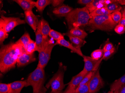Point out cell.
<instances>
[{"instance_id":"20","label":"cell","mask_w":125,"mask_h":93,"mask_svg":"<svg viewBox=\"0 0 125 93\" xmlns=\"http://www.w3.org/2000/svg\"><path fill=\"white\" fill-rule=\"evenodd\" d=\"M71 35L79 38L82 40L85 39L87 36L88 34L84 31L79 28H74L70 30L69 32Z\"/></svg>"},{"instance_id":"28","label":"cell","mask_w":125,"mask_h":93,"mask_svg":"<svg viewBox=\"0 0 125 93\" xmlns=\"http://www.w3.org/2000/svg\"><path fill=\"white\" fill-rule=\"evenodd\" d=\"M24 50L26 53L28 54L33 53L34 52L36 51L35 42L31 40L27 45Z\"/></svg>"},{"instance_id":"40","label":"cell","mask_w":125,"mask_h":93,"mask_svg":"<svg viewBox=\"0 0 125 93\" xmlns=\"http://www.w3.org/2000/svg\"><path fill=\"white\" fill-rule=\"evenodd\" d=\"M93 0H79L78 1V3L79 4L83 5H87L92 3Z\"/></svg>"},{"instance_id":"9","label":"cell","mask_w":125,"mask_h":93,"mask_svg":"<svg viewBox=\"0 0 125 93\" xmlns=\"http://www.w3.org/2000/svg\"><path fill=\"white\" fill-rule=\"evenodd\" d=\"M84 67L83 70L87 73L98 70L100 64L103 60L102 58L99 60H94L92 57L83 55Z\"/></svg>"},{"instance_id":"17","label":"cell","mask_w":125,"mask_h":93,"mask_svg":"<svg viewBox=\"0 0 125 93\" xmlns=\"http://www.w3.org/2000/svg\"><path fill=\"white\" fill-rule=\"evenodd\" d=\"M105 0H93L92 3L86 6L90 13L93 12L97 9L106 7Z\"/></svg>"},{"instance_id":"39","label":"cell","mask_w":125,"mask_h":93,"mask_svg":"<svg viewBox=\"0 0 125 93\" xmlns=\"http://www.w3.org/2000/svg\"><path fill=\"white\" fill-rule=\"evenodd\" d=\"M64 1V0H51V4L54 7L58 6L59 7L62 5V3Z\"/></svg>"},{"instance_id":"8","label":"cell","mask_w":125,"mask_h":93,"mask_svg":"<svg viewBox=\"0 0 125 93\" xmlns=\"http://www.w3.org/2000/svg\"><path fill=\"white\" fill-rule=\"evenodd\" d=\"M104 83L100 74L99 70L95 72L88 82L89 92L91 93H96L103 88Z\"/></svg>"},{"instance_id":"2","label":"cell","mask_w":125,"mask_h":93,"mask_svg":"<svg viewBox=\"0 0 125 93\" xmlns=\"http://www.w3.org/2000/svg\"><path fill=\"white\" fill-rule=\"evenodd\" d=\"M68 27L71 30L88 25L90 15L86 7L73 10L65 17Z\"/></svg>"},{"instance_id":"36","label":"cell","mask_w":125,"mask_h":93,"mask_svg":"<svg viewBox=\"0 0 125 93\" xmlns=\"http://www.w3.org/2000/svg\"><path fill=\"white\" fill-rule=\"evenodd\" d=\"M115 49L112 50L111 51H106L104 52V55H103V59L104 60H106L112 56L113 53L115 52Z\"/></svg>"},{"instance_id":"11","label":"cell","mask_w":125,"mask_h":93,"mask_svg":"<svg viewBox=\"0 0 125 93\" xmlns=\"http://www.w3.org/2000/svg\"><path fill=\"white\" fill-rule=\"evenodd\" d=\"M24 14L26 22L31 26L34 31L36 32L39 21L37 16L34 14L32 10L25 11Z\"/></svg>"},{"instance_id":"43","label":"cell","mask_w":125,"mask_h":93,"mask_svg":"<svg viewBox=\"0 0 125 93\" xmlns=\"http://www.w3.org/2000/svg\"><path fill=\"white\" fill-rule=\"evenodd\" d=\"M116 2H117L118 4H120V5H125V0H116Z\"/></svg>"},{"instance_id":"22","label":"cell","mask_w":125,"mask_h":93,"mask_svg":"<svg viewBox=\"0 0 125 93\" xmlns=\"http://www.w3.org/2000/svg\"><path fill=\"white\" fill-rule=\"evenodd\" d=\"M31 40L30 35L27 32H25L22 36L19 39V40L16 42L17 44L21 45L24 49L26 47L27 45Z\"/></svg>"},{"instance_id":"29","label":"cell","mask_w":125,"mask_h":93,"mask_svg":"<svg viewBox=\"0 0 125 93\" xmlns=\"http://www.w3.org/2000/svg\"><path fill=\"white\" fill-rule=\"evenodd\" d=\"M104 53L103 49L96 50L91 54V57L94 60H99L103 57Z\"/></svg>"},{"instance_id":"14","label":"cell","mask_w":125,"mask_h":93,"mask_svg":"<svg viewBox=\"0 0 125 93\" xmlns=\"http://www.w3.org/2000/svg\"><path fill=\"white\" fill-rule=\"evenodd\" d=\"M56 43L57 44L60 45L68 48L69 49L71 50L74 53H76L79 56H81L83 57V55L81 50V48L73 46L72 44H71L69 42H67V41L65 39H62V40L56 41Z\"/></svg>"},{"instance_id":"47","label":"cell","mask_w":125,"mask_h":93,"mask_svg":"<svg viewBox=\"0 0 125 93\" xmlns=\"http://www.w3.org/2000/svg\"></svg>"},{"instance_id":"37","label":"cell","mask_w":125,"mask_h":93,"mask_svg":"<svg viewBox=\"0 0 125 93\" xmlns=\"http://www.w3.org/2000/svg\"><path fill=\"white\" fill-rule=\"evenodd\" d=\"M76 88L71 85H68L65 91L62 93H75Z\"/></svg>"},{"instance_id":"33","label":"cell","mask_w":125,"mask_h":93,"mask_svg":"<svg viewBox=\"0 0 125 93\" xmlns=\"http://www.w3.org/2000/svg\"><path fill=\"white\" fill-rule=\"evenodd\" d=\"M9 36L8 33L6 32L2 28H0V44H2L4 40L7 38Z\"/></svg>"},{"instance_id":"21","label":"cell","mask_w":125,"mask_h":93,"mask_svg":"<svg viewBox=\"0 0 125 93\" xmlns=\"http://www.w3.org/2000/svg\"><path fill=\"white\" fill-rule=\"evenodd\" d=\"M125 84V74L121 77L120 79L115 80L113 82L110 86V91L112 92L118 89L122 86L123 85Z\"/></svg>"},{"instance_id":"15","label":"cell","mask_w":125,"mask_h":93,"mask_svg":"<svg viewBox=\"0 0 125 93\" xmlns=\"http://www.w3.org/2000/svg\"><path fill=\"white\" fill-rule=\"evenodd\" d=\"M35 43L36 45V51L39 52L42 48L43 42V37L41 32L40 21H39L37 30L35 32Z\"/></svg>"},{"instance_id":"24","label":"cell","mask_w":125,"mask_h":93,"mask_svg":"<svg viewBox=\"0 0 125 93\" xmlns=\"http://www.w3.org/2000/svg\"><path fill=\"white\" fill-rule=\"evenodd\" d=\"M65 34L67 36L69 37L71 42L75 45L76 47L81 48V46L83 45L85 42H84L83 40L71 35L69 32Z\"/></svg>"},{"instance_id":"42","label":"cell","mask_w":125,"mask_h":93,"mask_svg":"<svg viewBox=\"0 0 125 93\" xmlns=\"http://www.w3.org/2000/svg\"><path fill=\"white\" fill-rule=\"evenodd\" d=\"M118 24L122 25L125 27V18H122L119 22Z\"/></svg>"},{"instance_id":"35","label":"cell","mask_w":125,"mask_h":93,"mask_svg":"<svg viewBox=\"0 0 125 93\" xmlns=\"http://www.w3.org/2000/svg\"><path fill=\"white\" fill-rule=\"evenodd\" d=\"M115 31L118 34H122L125 32V27L121 25L118 24L115 28Z\"/></svg>"},{"instance_id":"13","label":"cell","mask_w":125,"mask_h":93,"mask_svg":"<svg viewBox=\"0 0 125 93\" xmlns=\"http://www.w3.org/2000/svg\"><path fill=\"white\" fill-rule=\"evenodd\" d=\"M9 84L10 89L8 93H20L22 88L26 85V80L15 81Z\"/></svg>"},{"instance_id":"44","label":"cell","mask_w":125,"mask_h":93,"mask_svg":"<svg viewBox=\"0 0 125 93\" xmlns=\"http://www.w3.org/2000/svg\"><path fill=\"white\" fill-rule=\"evenodd\" d=\"M122 18H125V7L122 15Z\"/></svg>"},{"instance_id":"25","label":"cell","mask_w":125,"mask_h":93,"mask_svg":"<svg viewBox=\"0 0 125 93\" xmlns=\"http://www.w3.org/2000/svg\"><path fill=\"white\" fill-rule=\"evenodd\" d=\"M111 14V13L106 7L97 9L90 13V18L95 16L109 15Z\"/></svg>"},{"instance_id":"12","label":"cell","mask_w":125,"mask_h":93,"mask_svg":"<svg viewBox=\"0 0 125 93\" xmlns=\"http://www.w3.org/2000/svg\"><path fill=\"white\" fill-rule=\"evenodd\" d=\"M73 10L72 8L62 4V5L55 8L52 12L55 15L58 17H66Z\"/></svg>"},{"instance_id":"7","label":"cell","mask_w":125,"mask_h":93,"mask_svg":"<svg viewBox=\"0 0 125 93\" xmlns=\"http://www.w3.org/2000/svg\"><path fill=\"white\" fill-rule=\"evenodd\" d=\"M26 22L20 18L12 17H5L1 16L0 19V28H3L6 32L8 33L12 30L17 26L25 24Z\"/></svg>"},{"instance_id":"19","label":"cell","mask_w":125,"mask_h":93,"mask_svg":"<svg viewBox=\"0 0 125 93\" xmlns=\"http://www.w3.org/2000/svg\"><path fill=\"white\" fill-rule=\"evenodd\" d=\"M41 23V32L42 34L43 40H46L48 38L49 33L51 30V28L49 26L48 22L43 19L39 20Z\"/></svg>"},{"instance_id":"41","label":"cell","mask_w":125,"mask_h":93,"mask_svg":"<svg viewBox=\"0 0 125 93\" xmlns=\"http://www.w3.org/2000/svg\"><path fill=\"white\" fill-rule=\"evenodd\" d=\"M114 93H125V84L123 85L120 88L115 91L114 92Z\"/></svg>"},{"instance_id":"38","label":"cell","mask_w":125,"mask_h":93,"mask_svg":"<svg viewBox=\"0 0 125 93\" xmlns=\"http://www.w3.org/2000/svg\"><path fill=\"white\" fill-rule=\"evenodd\" d=\"M115 49L114 45L111 43H107L104 45V48L103 49L104 52L106 51H111L112 50Z\"/></svg>"},{"instance_id":"31","label":"cell","mask_w":125,"mask_h":93,"mask_svg":"<svg viewBox=\"0 0 125 93\" xmlns=\"http://www.w3.org/2000/svg\"><path fill=\"white\" fill-rule=\"evenodd\" d=\"M88 83L83 85L78 86L76 89L75 93H89Z\"/></svg>"},{"instance_id":"32","label":"cell","mask_w":125,"mask_h":93,"mask_svg":"<svg viewBox=\"0 0 125 93\" xmlns=\"http://www.w3.org/2000/svg\"><path fill=\"white\" fill-rule=\"evenodd\" d=\"M95 72L96 71L91 72L87 73V75L85 76V77H83V80L81 81V82L80 84L78 86H82V85H84L85 84H87L89 82V81H90L91 78H92V77L93 76Z\"/></svg>"},{"instance_id":"30","label":"cell","mask_w":125,"mask_h":93,"mask_svg":"<svg viewBox=\"0 0 125 93\" xmlns=\"http://www.w3.org/2000/svg\"><path fill=\"white\" fill-rule=\"evenodd\" d=\"M112 18L115 23L118 24L122 18V15L121 12L119 10L115 11L111 14Z\"/></svg>"},{"instance_id":"45","label":"cell","mask_w":125,"mask_h":93,"mask_svg":"<svg viewBox=\"0 0 125 93\" xmlns=\"http://www.w3.org/2000/svg\"><path fill=\"white\" fill-rule=\"evenodd\" d=\"M62 91H60L56 92H53L51 91L50 93H62Z\"/></svg>"},{"instance_id":"27","label":"cell","mask_w":125,"mask_h":93,"mask_svg":"<svg viewBox=\"0 0 125 93\" xmlns=\"http://www.w3.org/2000/svg\"><path fill=\"white\" fill-rule=\"evenodd\" d=\"M49 36L56 41L64 39L63 35L61 33L52 29L49 33Z\"/></svg>"},{"instance_id":"26","label":"cell","mask_w":125,"mask_h":93,"mask_svg":"<svg viewBox=\"0 0 125 93\" xmlns=\"http://www.w3.org/2000/svg\"><path fill=\"white\" fill-rule=\"evenodd\" d=\"M106 8L111 14L118 10L120 11L121 9V7L120 4H118L116 2V0H113V2L107 6Z\"/></svg>"},{"instance_id":"10","label":"cell","mask_w":125,"mask_h":93,"mask_svg":"<svg viewBox=\"0 0 125 93\" xmlns=\"http://www.w3.org/2000/svg\"><path fill=\"white\" fill-rule=\"evenodd\" d=\"M36 58L34 54H28L24 51L20 55L17 61V66L19 68L25 66L35 61Z\"/></svg>"},{"instance_id":"34","label":"cell","mask_w":125,"mask_h":93,"mask_svg":"<svg viewBox=\"0 0 125 93\" xmlns=\"http://www.w3.org/2000/svg\"><path fill=\"white\" fill-rule=\"evenodd\" d=\"M10 88L9 84H0V93H8L10 91Z\"/></svg>"},{"instance_id":"5","label":"cell","mask_w":125,"mask_h":93,"mask_svg":"<svg viewBox=\"0 0 125 93\" xmlns=\"http://www.w3.org/2000/svg\"><path fill=\"white\" fill-rule=\"evenodd\" d=\"M57 44L49 38L43 40L42 46L39 52V61L38 66L44 68L50 59L53 47Z\"/></svg>"},{"instance_id":"1","label":"cell","mask_w":125,"mask_h":93,"mask_svg":"<svg viewBox=\"0 0 125 93\" xmlns=\"http://www.w3.org/2000/svg\"><path fill=\"white\" fill-rule=\"evenodd\" d=\"M25 51L21 45L11 42L2 45L0 50V71L5 73L15 68L18 57Z\"/></svg>"},{"instance_id":"3","label":"cell","mask_w":125,"mask_h":93,"mask_svg":"<svg viewBox=\"0 0 125 93\" xmlns=\"http://www.w3.org/2000/svg\"><path fill=\"white\" fill-rule=\"evenodd\" d=\"M45 73L44 68L37 66L35 70L29 74L26 80V87L31 86L33 93H46L47 89L44 86Z\"/></svg>"},{"instance_id":"6","label":"cell","mask_w":125,"mask_h":93,"mask_svg":"<svg viewBox=\"0 0 125 93\" xmlns=\"http://www.w3.org/2000/svg\"><path fill=\"white\" fill-rule=\"evenodd\" d=\"M66 68L62 63H60L58 71L46 85L45 87L47 89L51 87L52 91L53 92L62 91L65 86L63 79Z\"/></svg>"},{"instance_id":"23","label":"cell","mask_w":125,"mask_h":93,"mask_svg":"<svg viewBox=\"0 0 125 93\" xmlns=\"http://www.w3.org/2000/svg\"><path fill=\"white\" fill-rule=\"evenodd\" d=\"M50 4H51L50 0H38L35 3V7L36 8L39 12L42 13L46 7Z\"/></svg>"},{"instance_id":"46","label":"cell","mask_w":125,"mask_h":93,"mask_svg":"<svg viewBox=\"0 0 125 93\" xmlns=\"http://www.w3.org/2000/svg\"><path fill=\"white\" fill-rule=\"evenodd\" d=\"M107 93H114V92L111 91H109V92H107Z\"/></svg>"},{"instance_id":"18","label":"cell","mask_w":125,"mask_h":93,"mask_svg":"<svg viewBox=\"0 0 125 93\" xmlns=\"http://www.w3.org/2000/svg\"><path fill=\"white\" fill-rule=\"evenodd\" d=\"M88 73L87 72L83 70L79 73L73 77L71 80L67 84L68 85H71L77 88L80 84L85 76Z\"/></svg>"},{"instance_id":"4","label":"cell","mask_w":125,"mask_h":93,"mask_svg":"<svg viewBox=\"0 0 125 93\" xmlns=\"http://www.w3.org/2000/svg\"><path fill=\"white\" fill-rule=\"evenodd\" d=\"M111 15L93 17L90 19L88 25L92 30L110 31L116 26Z\"/></svg>"},{"instance_id":"16","label":"cell","mask_w":125,"mask_h":93,"mask_svg":"<svg viewBox=\"0 0 125 93\" xmlns=\"http://www.w3.org/2000/svg\"><path fill=\"white\" fill-rule=\"evenodd\" d=\"M14 1L19 4L24 11L32 10L35 7V2L31 0H15Z\"/></svg>"}]
</instances>
